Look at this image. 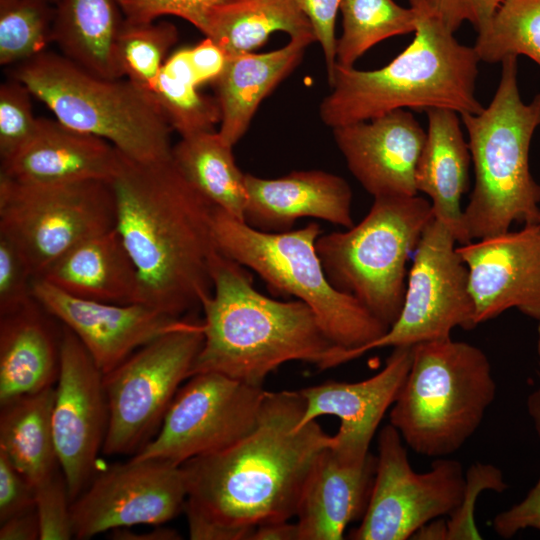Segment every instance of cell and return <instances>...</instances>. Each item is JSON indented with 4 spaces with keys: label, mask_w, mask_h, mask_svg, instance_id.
Wrapping results in <instances>:
<instances>
[{
    "label": "cell",
    "mask_w": 540,
    "mask_h": 540,
    "mask_svg": "<svg viewBox=\"0 0 540 540\" xmlns=\"http://www.w3.org/2000/svg\"><path fill=\"white\" fill-rule=\"evenodd\" d=\"M304 410L300 391H266L251 433L181 465L190 539L250 540L258 525L296 517L313 465L335 443L316 420L299 426Z\"/></svg>",
    "instance_id": "cell-1"
},
{
    "label": "cell",
    "mask_w": 540,
    "mask_h": 540,
    "mask_svg": "<svg viewBox=\"0 0 540 540\" xmlns=\"http://www.w3.org/2000/svg\"><path fill=\"white\" fill-rule=\"evenodd\" d=\"M116 229L140 281V303L182 318L212 293L215 205L172 157L137 162L123 155L110 181Z\"/></svg>",
    "instance_id": "cell-2"
},
{
    "label": "cell",
    "mask_w": 540,
    "mask_h": 540,
    "mask_svg": "<svg viewBox=\"0 0 540 540\" xmlns=\"http://www.w3.org/2000/svg\"><path fill=\"white\" fill-rule=\"evenodd\" d=\"M212 293L201 302L204 342L190 377L215 372L262 387L288 361L321 370L346 361L344 349L300 300L279 301L257 291L244 267L218 250L211 261Z\"/></svg>",
    "instance_id": "cell-3"
},
{
    "label": "cell",
    "mask_w": 540,
    "mask_h": 540,
    "mask_svg": "<svg viewBox=\"0 0 540 540\" xmlns=\"http://www.w3.org/2000/svg\"><path fill=\"white\" fill-rule=\"evenodd\" d=\"M416 15L410 44L387 65L358 70L335 65L331 92L319 107L333 128L374 119L397 109H450L463 114L483 110L475 96L480 58L461 44L425 0H409Z\"/></svg>",
    "instance_id": "cell-4"
},
{
    "label": "cell",
    "mask_w": 540,
    "mask_h": 540,
    "mask_svg": "<svg viewBox=\"0 0 540 540\" xmlns=\"http://www.w3.org/2000/svg\"><path fill=\"white\" fill-rule=\"evenodd\" d=\"M501 77L490 104L463 114L475 183L463 209L472 241L510 230L514 223H538L540 185L529 167L533 134L540 126V93L525 103L518 88L516 56L501 62Z\"/></svg>",
    "instance_id": "cell-5"
},
{
    "label": "cell",
    "mask_w": 540,
    "mask_h": 540,
    "mask_svg": "<svg viewBox=\"0 0 540 540\" xmlns=\"http://www.w3.org/2000/svg\"><path fill=\"white\" fill-rule=\"evenodd\" d=\"M10 75L58 121L108 141L125 157L137 162L172 157L171 126L153 95L127 78L96 75L48 51L15 65Z\"/></svg>",
    "instance_id": "cell-6"
},
{
    "label": "cell",
    "mask_w": 540,
    "mask_h": 540,
    "mask_svg": "<svg viewBox=\"0 0 540 540\" xmlns=\"http://www.w3.org/2000/svg\"><path fill=\"white\" fill-rule=\"evenodd\" d=\"M495 395L491 364L480 348L451 337L418 343L390 424L414 452L445 457L475 433Z\"/></svg>",
    "instance_id": "cell-7"
},
{
    "label": "cell",
    "mask_w": 540,
    "mask_h": 540,
    "mask_svg": "<svg viewBox=\"0 0 540 540\" xmlns=\"http://www.w3.org/2000/svg\"><path fill=\"white\" fill-rule=\"evenodd\" d=\"M321 227L263 232L215 206L213 235L224 256L256 272L268 286L306 303L328 337L347 349V360L383 336L389 327L353 296L328 280L316 250Z\"/></svg>",
    "instance_id": "cell-8"
},
{
    "label": "cell",
    "mask_w": 540,
    "mask_h": 540,
    "mask_svg": "<svg viewBox=\"0 0 540 540\" xmlns=\"http://www.w3.org/2000/svg\"><path fill=\"white\" fill-rule=\"evenodd\" d=\"M433 218L431 203L417 195L375 197L357 225L318 237L328 280L390 327L403 306L406 264Z\"/></svg>",
    "instance_id": "cell-9"
},
{
    "label": "cell",
    "mask_w": 540,
    "mask_h": 540,
    "mask_svg": "<svg viewBox=\"0 0 540 540\" xmlns=\"http://www.w3.org/2000/svg\"><path fill=\"white\" fill-rule=\"evenodd\" d=\"M115 227L109 181L25 184L0 175V234L18 247L35 278L79 243Z\"/></svg>",
    "instance_id": "cell-10"
},
{
    "label": "cell",
    "mask_w": 540,
    "mask_h": 540,
    "mask_svg": "<svg viewBox=\"0 0 540 540\" xmlns=\"http://www.w3.org/2000/svg\"><path fill=\"white\" fill-rule=\"evenodd\" d=\"M203 342V323L189 320L104 374L109 409L104 454L137 453L155 436Z\"/></svg>",
    "instance_id": "cell-11"
},
{
    "label": "cell",
    "mask_w": 540,
    "mask_h": 540,
    "mask_svg": "<svg viewBox=\"0 0 540 540\" xmlns=\"http://www.w3.org/2000/svg\"><path fill=\"white\" fill-rule=\"evenodd\" d=\"M179 388L155 436L132 459L181 466L229 447L257 426L266 391L215 372L197 373Z\"/></svg>",
    "instance_id": "cell-12"
},
{
    "label": "cell",
    "mask_w": 540,
    "mask_h": 540,
    "mask_svg": "<svg viewBox=\"0 0 540 540\" xmlns=\"http://www.w3.org/2000/svg\"><path fill=\"white\" fill-rule=\"evenodd\" d=\"M367 509L354 540H406L431 520L450 515L461 503L465 474L459 461L436 459L417 473L403 439L390 423L378 436V455Z\"/></svg>",
    "instance_id": "cell-13"
},
{
    "label": "cell",
    "mask_w": 540,
    "mask_h": 540,
    "mask_svg": "<svg viewBox=\"0 0 540 540\" xmlns=\"http://www.w3.org/2000/svg\"><path fill=\"white\" fill-rule=\"evenodd\" d=\"M456 244L444 223L435 218L428 223L414 252L397 320L361 355L376 348L449 338L456 327L469 330L477 325L468 268Z\"/></svg>",
    "instance_id": "cell-14"
},
{
    "label": "cell",
    "mask_w": 540,
    "mask_h": 540,
    "mask_svg": "<svg viewBox=\"0 0 540 540\" xmlns=\"http://www.w3.org/2000/svg\"><path fill=\"white\" fill-rule=\"evenodd\" d=\"M188 494L181 466L146 459L116 463L95 474L71 503L74 538L134 525H162L183 511Z\"/></svg>",
    "instance_id": "cell-15"
},
{
    "label": "cell",
    "mask_w": 540,
    "mask_h": 540,
    "mask_svg": "<svg viewBox=\"0 0 540 540\" xmlns=\"http://www.w3.org/2000/svg\"><path fill=\"white\" fill-rule=\"evenodd\" d=\"M103 376L80 340L62 325L52 430L71 503L95 475L104 445L109 409Z\"/></svg>",
    "instance_id": "cell-16"
},
{
    "label": "cell",
    "mask_w": 540,
    "mask_h": 540,
    "mask_svg": "<svg viewBox=\"0 0 540 540\" xmlns=\"http://www.w3.org/2000/svg\"><path fill=\"white\" fill-rule=\"evenodd\" d=\"M33 293L50 315L75 334L103 374L140 347L189 321L141 303L116 304L72 296L42 278L34 279Z\"/></svg>",
    "instance_id": "cell-17"
},
{
    "label": "cell",
    "mask_w": 540,
    "mask_h": 540,
    "mask_svg": "<svg viewBox=\"0 0 540 540\" xmlns=\"http://www.w3.org/2000/svg\"><path fill=\"white\" fill-rule=\"evenodd\" d=\"M468 268L476 324L510 308L540 321V225L458 246Z\"/></svg>",
    "instance_id": "cell-18"
},
{
    "label": "cell",
    "mask_w": 540,
    "mask_h": 540,
    "mask_svg": "<svg viewBox=\"0 0 540 540\" xmlns=\"http://www.w3.org/2000/svg\"><path fill=\"white\" fill-rule=\"evenodd\" d=\"M413 346L393 347L384 368L359 382L329 381L300 390L305 410L299 426L320 416L340 419L331 450L346 465L362 464L373 436L395 402L412 362Z\"/></svg>",
    "instance_id": "cell-19"
},
{
    "label": "cell",
    "mask_w": 540,
    "mask_h": 540,
    "mask_svg": "<svg viewBox=\"0 0 540 540\" xmlns=\"http://www.w3.org/2000/svg\"><path fill=\"white\" fill-rule=\"evenodd\" d=\"M332 130L348 169L374 198L417 195L416 170L426 131L411 112L397 109Z\"/></svg>",
    "instance_id": "cell-20"
},
{
    "label": "cell",
    "mask_w": 540,
    "mask_h": 540,
    "mask_svg": "<svg viewBox=\"0 0 540 540\" xmlns=\"http://www.w3.org/2000/svg\"><path fill=\"white\" fill-rule=\"evenodd\" d=\"M123 154L108 141L66 126L57 119L38 118L29 141L1 161L0 175L25 184L111 181Z\"/></svg>",
    "instance_id": "cell-21"
},
{
    "label": "cell",
    "mask_w": 540,
    "mask_h": 540,
    "mask_svg": "<svg viewBox=\"0 0 540 540\" xmlns=\"http://www.w3.org/2000/svg\"><path fill=\"white\" fill-rule=\"evenodd\" d=\"M244 222L263 232L291 230L296 220L313 217L353 227L352 190L347 181L322 170H300L266 179L245 174Z\"/></svg>",
    "instance_id": "cell-22"
},
{
    "label": "cell",
    "mask_w": 540,
    "mask_h": 540,
    "mask_svg": "<svg viewBox=\"0 0 540 540\" xmlns=\"http://www.w3.org/2000/svg\"><path fill=\"white\" fill-rule=\"evenodd\" d=\"M377 457L359 465L341 463L326 448L305 482L297 510L299 540H340L346 527L362 519L370 499Z\"/></svg>",
    "instance_id": "cell-23"
},
{
    "label": "cell",
    "mask_w": 540,
    "mask_h": 540,
    "mask_svg": "<svg viewBox=\"0 0 540 540\" xmlns=\"http://www.w3.org/2000/svg\"><path fill=\"white\" fill-rule=\"evenodd\" d=\"M53 319L36 299L0 315V404L57 381L61 329Z\"/></svg>",
    "instance_id": "cell-24"
},
{
    "label": "cell",
    "mask_w": 540,
    "mask_h": 540,
    "mask_svg": "<svg viewBox=\"0 0 540 540\" xmlns=\"http://www.w3.org/2000/svg\"><path fill=\"white\" fill-rule=\"evenodd\" d=\"M426 114L428 127L416 170V188L431 199L434 218L452 231L459 245H464L471 242L461 208L462 195L469 186L468 141L457 112L433 108Z\"/></svg>",
    "instance_id": "cell-25"
},
{
    "label": "cell",
    "mask_w": 540,
    "mask_h": 540,
    "mask_svg": "<svg viewBox=\"0 0 540 540\" xmlns=\"http://www.w3.org/2000/svg\"><path fill=\"white\" fill-rule=\"evenodd\" d=\"M313 40L294 38L266 53L227 55L213 82L220 109L221 138L234 146L247 132L260 103L299 65Z\"/></svg>",
    "instance_id": "cell-26"
},
{
    "label": "cell",
    "mask_w": 540,
    "mask_h": 540,
    "mask_svg": "<svg viewBox=\"0 0 540 540\" xmlns=\"http://www.w3.org/2000/svg\"><path fill=\"white\" fill-rule=\"evenodd\" d=\"M39 278L83 299L140 303L139 275L116 227L79 243Z\"/></svg>",
    "instance_id": "cell-27"
},
{
    "label": "cell",
    "mask_w": 540,
    "mask_h": 540,
    "mask_svg": "<svg viewBox=\"0 0 540 540\" xmlns=\"http://www.w3.org/2000/svg\"><path fill=\"white\" fill-rule=\"evenodd\" d=\"M116 0H57L53 42L62 55L106 78H124L117 40L124 22Z\"/></svg>",
    "instance_id": "cell-28"
},
{
    "label": "cell",
    "mask_w": 540,
    "mask_h": 540,
    "mask_svg": "<svg viewBox=\"0 0 540 540\" xmlns=\"http://www.w3.org/2000/svg\"><path fill=\"white\" fill-rule=\"evenodd\" d=\"M200 31L226 55L253 52L275 32L316 41L297 0H226L208 10Z\"/></svg>",
    "instance_id": "cell-29"
},
{
    "label": "cell",
    "mask_w": 540,
    "mask_h": 540,
    "mask_svg": "<svg viewBox=\"0 0 540 540\" xmlns=\"http://www.w3.org/2000/svg\"><path fill=\"white\" fill-rule=\"evenodd\" d=\"M54 399L52 386L0 404V452L34 489L61 471L52 430Z\"/></svg>",
    "instance_id": "cell-30"
},
{
    "label": "cell",
    "mask_w": 540,
    "mask_h": 540,
    "mask_svg": "<svg viewBox=\"0 0 540 540\" xmlns=\"http://www.w3.org/2000/svg\"><path fill=\"white\" fill-rule=\"evenodd\" d=\"M172 160L213 205L244 221L245 174L235 162L232 146L218 132L213 130L181 137L172 148Z\"/></svg>",
    "instance_id": "cell-31"
},
{
    "label": "cell",
    "mask_w": 540,
    "mask_h": 540,
    "mask_svg": "<svg viewBox=\"0 0 540 540\" xmlns=\"http://www.w3.org/2000/svg\"><path fill=\"white\" fill-rule=\"evenodd\" d=\"M193 74L188 48L165 60L152 95L171 128L181 137L213 131L220 123L216 99L203 95Z\"/></svg>",
    "instance_id": "cell-32"
},
{
    "label": "cell",
    "mask_w": 540,
    "mask_h": 540,
    "mask_svg": "<svg viewBox=\"0 0 540 540\" xmlns=\"http://www.w3.org/2000/svg\"><path fill=\"white\" fill-rule=\"evenodd\" d=\"M343 32L337 39L336 62L354 67L370 48L388 38L414 32V10L394 0H342Z\"/></svg>",
    "instance_id": "cell-33"
},
{
    "label": "cell",
    "mask_w": 540,
    "mask_h": 540,
    "mask_svg": "<svg viewBox=\"0 0 540 540\" xmlns=\"http://www.w3.org/2000/svg\"><path fill=\"white\" fill-rule=\"evenodd\" d=\"M473 46L480 61L524 55L540 67V0H503Z\"/></svg>",
    "instance_id": "cell-34"
},
{
    "label": "cell",
    "mask_w": 540,
    "mask_h": 540,
    "mask_svg": "<svg viewBox=\"0 0 540 540\" xmlns=\"http://www.w3.org/2000/svg\"><path fill=\"white\" fill-rule=\"evenodd\" d=\"M54 17L50 0H0V64L18 65L45 52Z\"/></svg>",
    "instance_id": "cell-35"
},
{
    "label": "cell",
    "mask_w": 540,
    "mask_h": 540,
    "mask_svg": "<svg viewBox=\"0 0 540 540\" xmlns=\"http://www.w3.org/2000/svg\"><path fill=\"white\" fill-rule=\"evenodd\" d=\"M177 41L178 30L168 21L124 19L117 40V58L123 77L152 94L167 54Z\"/></svg>",
    "instance_id": "cell-36"
},
{
    "label": "cell",
    "mask_w": 540,
    "mask_h": 540,
    "mask_svg": "<svg viewBox=\"0 0 540 540\" xmlns=\"http://www.w3.org/2000/svg\"><path fill=\"white\" fill-rule=\"evenodd\" d=\"M31 92L11 78L0 85V158L7 160L32 137L38 122L32 112Z\"/></svg>",
    "instance_id": "cell-37"
},
{
    "label": "cell",
    "mask_w": 540,
    "mask_h": 540,
    "mask_svg": "<svg viewBox=\"0 0 540 540\" xmlns=\"http://www.w3.org/2000/svg\"><path fill=\"white\" fill-rule=\"evenodd\" d=\"M507 484L502 471L491 464L475 463L465 474V487L459 506L446 520V540L482 539L474 521V507L483 490L503 492Z\"/></svg>",
    "instance_id": "cell-38"
},
{
    "label": "cell",
    "mask_w": 540,
    "mask_h": 540,
    "mask_svg": "<svg viewBox=\"0 0 540 540\" xmlns=\"http://www.w3.org/2000/svg\"><path fill=\"white\" fill-rule=\"evenodd\" d=\"M34 279L35 275L18 247L0 234V315L35 300Z\"/></svg>",
    "instance_id": "cell-39"
},
{
    "label": "cell",
    "mask_w": 540,
    "mask_h": 540,
    "mask_svg": "<svg viewBox=\"0 0 540 540\" xmlns=\"http://www.w3.org/2000/svg\"><path fill=\"white\" fill-rule=\"evenodd\" d=\"M40 540H69L74 537L71 501L62 470L35 488Z\"/></svg>",
    "instance_id": "cell-40"
},
{
    "label": "cell",
    "mask_w": 540,
    "mask_h": 540,
    "mask_svg": "<svg viewBox=\"0 0 540 540\" xmlns=\"http://www.w3.org/2000/svg\"><path fill=\"white\" fill-rule=\"evenodd\" d=\"M527 410L540 437V387L528 396ZM491 526L504 539L525 529L540 531V478L522 501L498 513Z\"/></svg>",
    "instance_id": "cell-41"
},
{
    "label": "cell",
    "mask_w": 540,
    "mask_h": 540,
    "mask_svg": "<svg viewBox=\"0 0 540 540\" xmlns=\"http://www.w3.org/2000/svg\"><path fill=\"white\" fill-rule=\"evenodd\" d=\"M125 20L153 22L172 15L180 17L199 31L208 10L226 0H116Z\"/></svg>",
    "instance_id": "cell-42"
},
{
    "label": "cell",
    "mask_w": 540,
    "mask_h": 540,
    "mask_svg": "<svg viewBox=\"0 0 540 540\" xmlns=\"http://www.w3.org/2000/svg\"><path fill=\"white\" fill-rule=\"evenodd\" d=\"M503 0H425L430 9L452 32L463 22L471 23L478 31L492 19Z\"/></svg>",
    "instance_id": "cell-43"
},
{
    "label": "cell",
    "mask_w": 540,
    "mask_h": 540,
    "mask_svg": "<svg viewBox=\"0 0 540 540\" xmlns=\"http://www.w3.org/2000/svg\"><path fill=\"white\" fill-rule=\"evenodd\" d=\"M297 2L310 21L315 39L322 48L329 77L337 64L335 23L342 0H297Z\"/></svg>",
    "instance_id": "cell-44"
},
{
    "label": "cell",
    "mask_w": 540,
    "mask_h": 540,
    "mask_svg": "<svg viewBox=\"0 0 540 540\" xmlns=\"http://www.w3.org/2000/svg\"><path fill=\"white\" fill-rule=\"evenodd\" d=\"M35 507L34 487L0 452V523Z\"/></svg>",
    "instance_id": "cell-45"
},
{
    "label": "cell",
    "mask_w": 540,
    "mask_h": 540,
    "mask_svg": "<svg viewBox=\"0 0 540 540\" xmlns=\"http://www.w3.org/2000/svg\"><path fill=\"white\" fill-rule=\"evenodd\" d=\"M193 74L201 86L214 82L221 74L227 55L209 38H204L196 46L188 48Z\"/></svg>",
    "instance_id": "cell-46"
},
{
    "label": "cell",
    "mask_w": 540,
    "mask_h": 540,
    "mask_svg": "<svg viewBox=\"0 0 540 540\" xmlns=\"http://www.w3.org/2000/svg\"><path fill=\"white\" fill-rule=\"evenodd\" d=\"M0 540H39L40 523L36 507L0 523Z\"/></svg>",
    "instance_id": "cell-47"
},
{
    "label": "cell",
    "mask_w": 540,
    "mask_h": 540,
    "mask_svg": "<svg viewBox=\"0 0 540 540\" xmlns=\"http://www.w3.org/2000/svg\"><path fill=\"white\" fill-rule=\"evenodd\" d=\"M110 538L114 540H179L181 535L174 529L154 525L145 532H135L130 527L116 528L111 530Z\"/></svg>",
    "instance_id": "cell-48"
},
{
    "label": "cell",
    "mask_w": 540,
    "mask_h": 540,
    "mask_svg": "<svg viewBox=\"0 0 540 540\" xmlns=\"http://www.w3.org/2000/svg\"><path fill=\"white\" fill-rule=\"evenodd\" d=\"M250 540H299L298 527L288 521L264 523L255 528Z\"/></svg>",
    "instance_id": "cell-49"
},
{
    "label": "cell",
    "mask_w": 540,
    "mask_h": 540,
    "mask_svg": "<svg viewBox=\"0 0 540 540\" xmlns=\"http://www.w3.org/2000/svg\"><path fill=\"white\" fill-rule=\"evenodd\" d=\"M413 539H431V540H446L447 527L446 520L437 518L429 521L419 528L414 535Z\"/></svg>",
    "instance_id": "cell-50"
},
{
    "label": "cell",
    "mask_w": 540,
    "mask_h": 540,
    "mask_svg": "<svg viewBox=\"0 0 540 540\" xmlns=\"http://www.w3.org/2000/svg\"><path fill=\"white\" fill-rule=\"evenodd\" d=\"M538 224L540 225V212H539V217H538Z\"/></svg>",
    "instance_id": "cell-51"
},
{
    "label": "cell",
    "mask_w": 540,
    "mask_h": 540,
    "mask_svg": "<svg viewBox=\"0 0 540 540\" xmlns=\"http://www.w3.org/2000/svg\"><path fill=\"white\" fill-rule=\"evenodd\" d=\"M50 1L53 2V3H56L57 0H50Z\"/></svg>",
    "instance_id": "cell-52"
}]
</instances>
